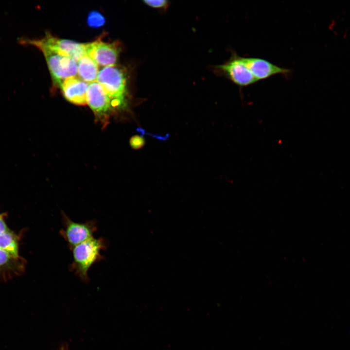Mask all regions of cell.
Returning <instances> with one entry per match:
<instances>
[{
	"label": "cell",
	"mask_w": 350,
	"mask_h": 350,
	"mask_svg": "<svg viewBox=\"0 0 350 350\" xmlns=\"http://www.w3.org/2000/svg\"><path fill=\"white\" fill-rule=\"evenodd\" d=\"M127 79L124 70L116 65L104 67L98 73L97 82L109 97L113 111H124L128 108Z\"/></svg>",
	"instance_id": "cell-1"
},
{
	"label": "cell",
	"mask_w": 350,
	"mask_h": 350,
	"mask_svg": "<svg viewBox=\"0 0 350 350\" xmlns=\"http://www.w3.org/2000/svg\"><path fill=\"white\" fill-rule=\"evenodd\" d=\"M107 247L106 242L102 238L92 237L74 246L72 262L69 269L82 281H89L88 272L93 264L101 261L104 256L101 251Z\"/></svg>",
	"instance_id": "cell-2"
},
{
	"label": "cell",
	"mask_w": 350,
	"mask_h": 350,
	"mask_svg": "<svg viewBox=\"0 0 350 350\" xmlns=\"http://www.w3.org/2000/svg\"><path fill=\"white\" fill-rule=\"evenodd\" d=\"M19 42L24 45H32L37 48H47L59 54L70 57L77 62L83 56L86 55V44L59 38L49 33L40 39L20 38Z\"/></svg>",
	"instance_id": "cell-3"
},
{
	"label": "cell",
	"mask_w": 350,
	"mask_h": 350,
	"mask_svg": "<svg viewBox=\"0 0 350 350\" xmlns=\"http://www.w3.org/2000/svg\"><path fill=\"white\" fill-rule=\"evenodd\" d=\"M61 215L63 228L59 233L70 250L76 245L93 237V234L97 230L96 220L76 222L64 212H62Z\"/></svg>",
	"instance_id": "cell-4"
},
{
	"label": "cell",
	"mask_w": 350,
	"mask_h": 350,
	"mask_svg": "<svg viewBox=\"0 0 350 350\" xmlns=\"http://www.w3.org/2000/svg\"><path fill=\"white\" fill-rule=\"evenodd\" d=\"M43 53L55 86L60 87L65 79L75 76L77 73V61L72 58L55 53L44 47L38 48Z\"/></svg>",
	"instance_id": "cell-5"
},
{
	"label": "cell",
	"mask_w": 350,
	"mask_h": 350,
	"mask_svg": "<svg viewBox=\"0 0 350 350\" xmlns=\"http://www.w3.org/2000/svg\"><path fill=\"white\" fill-rule=\"evenodd\" d=\"M217 71L240 88L248 86L257 80L246 65L244 57L232 53L224 64L216 66Z\"/></svg>",
	"instance_id": "cell-6"
},
{
	"label": "cell",
	"mask_w": 350,
	"mask_h": 350,
	"mask_svg": "<svg viewBox=\"0 0 350 350\" xmlns=\"http://www.w3.org/2000/svg\"><path fill=\"white\" fill-rule=\"evenodd\" d=\"M87 101L97 120L105 126L108 123L110 115L113 110L109 97L97 81L88 84Z\"/></svg>",
	"instance_id": "cell-7"
},
{
	"label": "cell",
	"mask_w": 350,
	"mask_h": 350,
	"mask_svg": "<svg viewBox=\"0 0 350 350\" xmlns=\"http://www.w3.org/2000/svg\"><path fill=\"white\" fill-rule=\"evenodd\" d=\"M120 51V46L117 42H105L98 39L86 44V54L98 66L116 65Z\"/></svg>",
	"instance_id": "cell-8"
},
{
	"label": "cell",
	"mask_w": 350,
	"mask_h": 350,
	"mask_svg": "<svg viewBox=\"0 0 350 350\" xmlns=\"http://www.w3.org/2000/svg\"><path fill=\"white\" fill-rule=\"evenodd\" d=\"M244 60L257 81L278 74L288 76L291 73L290 70L280 67L262 58L244 57Z\"/></svg>",
	"instance_id": "cell-9"
},
{
	"label": "cell",
	"mask_w": 350,
	"mask_h": 350,
	"mask_svg": "<svg viewBox=\"0 0 350 350\" xmlns=\"http://www.w3.org/2000/svg\"><path fill=\"white\" fill-rule=\"evenodd\" d=\"M88 85V83L75 76L65 79L59 88L67 101L76 105H84L87 104Z\"/></svg>",
	"instance_id": "cell-10"
},
{
	"label": "cell",
	"mask_w": 350,
	"mask_h": 350,
	"mask_svg": "<svg viewBox=\"0 0 350 350\" xmlns=\"http://www.w3.org/2000/svg\"><path fill=\"white\" fill-rule=\"evenodd\" d=\"M77 73L79 77L89 84L96 81L99 72L98 66L87 54L81 57L77 62Z\"/></svg>",
	"instance_id": "cell-11"
},
{
	"label": "cell",
	"mask_w": 350,
	"mask_h": 350,
	"mask_svg": "<svg viewBox=\"0 0 350 350\" xmlns=\"http://www.w3.org/2000/svg\"><path fill=\"white\" fill-rule=\"evenodd\" d=\"M0 249L15 259L19 257L17 238L16 234L9 229L0 234Z\"/></svg>",
	"instance_id": "cell-12"
},
{
	"label": "cell",
	"mask_w": 350,
	"mask_h": 350,
	"mask_svg": "<svg viewBox=\"0 0 350 350\" xmlns=\"http://www.w3.org/2000/svg\"><path fill=\"white\" fill-rule=\"evenodd\" d=\"M87 21L90 27L99 28L105 24V19L100 13L93 11L89 13Z\"/></svg>",
	"instance_id": "cell-13"
},
{
	"label": "cell",
	"mask_w": 350,
	"mask_h": 350,
	"mask_svg": "<svg viewBox=\"0 0 350 350\" xmlns=\"http://www.w3.org/2000/svg\"><path fill=\"white\" fill-rule=\"evenodd\" d=\"M129 143L133 149L138 150L144 146L145 140L143 135H136L130 138Z\"/></svg>",
	"instance_id": "cell-14"
},
{
	"label": "cell",
	"mask_w": 350,
	"mask_h": 350,
	"mask_svg": "<svg viewBox=\"0 0 350 350\" xmlns=\"http://www.w3.org/2000/svg\"><path fill=\"white\" fill-rule=\"evenodd\" d=\"M144 3L148 6L155 8H163L168 5V1L166 0H146Z\"/></svg>",
	"instance_id": "cell-15"
},
{
	"label": "cell",
	"mask_w": 350,
	"mask_h": 350,
	"mask_svg": "<svg viewBox=\"0 0 350 350\" xmlns=\"http://www.w3.org/2000/svg\"><path fill=\"white\" fill-rule=\"evenodd\" d=\"M13 260L15 259L5 251L0 249V267L8 264Z\"/></svg>",
	"instance_id": "cell-16"
},
{
	"label": "cell",
	"mask_w": 350,
	"mask_h": 350,
	"mask_svg": "<svg viewBox=\"0 0 350 350\" xmlns=\"http://www.w3.org/2000/svg\"><path fill=\"white\" fill-rule=\"evenodd\" d=\"M8 229V228L3 220V215L0 214V234Z\"/></svg>",
	"instance_id": "cell-17"
}]
</instances>
